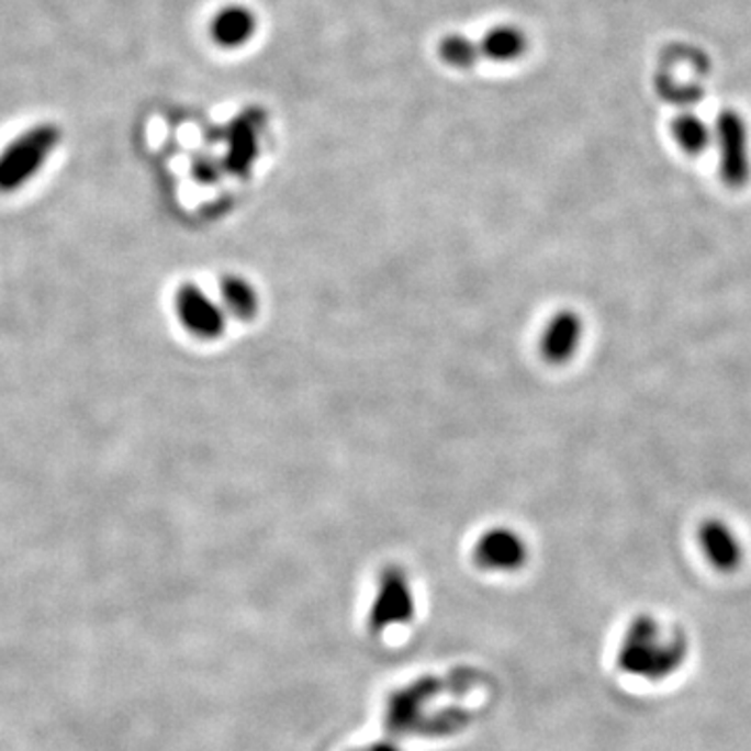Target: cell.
Returning a JSON list of instances; mask_svg holds the SVG:
<instances>
[{
  "instance_id": "30bf717a",
  "label": "cell",
  "mask_w": 751,
  "mask_h": 751,
  "mask_svg": "<svg viewBox=\"0 0 751 751\" xmlns=\"http://www.w3.org/2000/svg\"><path fill=\"white\" fill-rule=\"evenodd\" d=\"M222 299L229 312L240 320H249L259 307V299L253 284L240 276H226L222 280Z\"/></svg>"
},
{
  "instance_id": "4fadbf2b",
  "label": "cell",
  "mask_w": 751,
  "mask_h": 751,
  "mask_svg": "<svg viewBox=\"0 0 751 751\" xmlns=\"http://www.w3.org/2000/svg\"><path fill=\"white\" fill-rule=\"evenodd\" d=\"M676 136L681 141V145L688 153H702L704 146L708 143V134L706 130L695 122H683L676 127Z\"/></svg>"
},
{
  "instance_id": "7a4b0ae2",
  "label": "cell",
  "mask_w": 751,
  "mask_h": 751,
  "mask_svg": "<svg viewBox=\"0 0 751 751\" xmlns=\"http://www.w3.org/2000/svg\"><path fill=\"white\" fill-rule=\"evenodd\" d=\"M61 141L59 127L53 124L36 125L23 132L0 153V192H13L25 187Z\"/></svg>"
},
{
  "instance_id": "277c9868",
  "label": "cell",
  "mask_w": 751,
  "mask_h": 751,
  "mask_svg": "<svg viewBox=\"0 0 751 751\" xmlns=\"http://www.w3.org/2000/svg\"><path fill=\"white\" fill-rule=\"evenodd\" d=\"M697 542L706 562L718 572H735L746 558L743 542L727 522L706 520L697 528Z\"/></svg>"
},
{
  "instance_id": "9c48e42d",
  "label": "cell",
  "mask_w": 751,
  "mask_h": 751,
  "mask_svg": "<svg viewBox=\"0 0 751 751\" xmlns=\"http://www.w3.org/2000/svg\"><path fill=\"white\" fill-rule=\"evenodd\" d=\"M480 55L491 61L509 63L522 59L528 48L526 34L514 25L493 27L479 44Z\"/></svg>"
},
{
  "instance_id": "5b68a950",
  "label": "cell",
  "mask_w": 751,
  "mask_h": 751,
  "mask_svg": "<svg viewBox=\"0 0 751 751\" xmlns=\"http://www.w3.org/2000/svg\"><path fill=\"white\" fill-rule=\"evenodd\" d=\"M583 320L574 312L556 313L541 336V354L551 363H563L572 359L583 343Z\"/></svg>"
},
{
  "instance_id": "ba28073f",
  "label": "cell",
  "mask_w": 751,
  "mask_h": 751,
  "mask_svg": "<svg viewBox=\"0 0 751 751\" xmlns=\"http://www.w3.org/2000/svg\"><path fill=\"white\" fill-rule=\"evenodd\" d=\"M722 178L729 187H743L750 178V159L746 148V134L730 122L722 132Z\"/></svg>"
},
{
  "instance_id": "8992f818",
  "label": "cell",
  "mask_w": 751,
  "mask_h": 751,
  "mask_svg": "<svg viewBox=\"0 0 751 751\" xmlns=\"http://www.w3.org/2000/svg\"><path fill=\"white\" fill-rule=\"evenodd\" d=\"M526 558V547L514 530L493 528L477 542V560L489 570H514Z\"/></svg>"
},
{
  "instance_id": "52a82bcc",
  "label": "cell",
  "mask_w": 751,
  "mask_h": 751,
  "mask_svg": "<svg viewBox=\"0 0 751 751\" xmlns=\"http://www.w3.org/2000/svg\"><path fill=\"white\" fill-rule=\"evenodd\" d=\"M257 30L255 13L247 7L232 4L222 9L211 21V38L224 48H238L253 38Z\"/></svg>"
},
{
  "instance_id": "7c38bea8",
  "label": "cell",
  "mask_w": 751,
  "mask_h": 751,
  "mask_svg": "<svg viewBox=\"0 0 751 751\" xmlns=\"http://www.w3.org/2000/svg\"><path fill=\"white\" fill-rule=\"evenodd\" d=\"M440 59L456 67V69H468L479 61L480 46L477 42L468 41L466 36H447L438 46Z\"/></svg>"
},
{
  "instance_id": "8fae6325",
  "label": "cell",
  "mask_w": 751,
  "mask_h": 751,
  "mask_svg": "<svg viewBox=\"0 0 751 751\" xmlns=\"http://www.w3.org/2000/svg\"><path fill=\"white\" fill-rule=\"evenodd\" d=\"M410 612V593L405 583L396 579H386L382 583V591L378 595V616L380 620H399Z\"/></svg>"
},
{
  "instance_id": "3957f363",
  "label": "cell",
  "mask_w": 751,
  "mask_h": 751,
  "mask_svg": "<svg viewBox=\"0 0 751 751\" xmlns=\"http://www.w3.org/2000/svg\"><path fill=\"white\" fill-rule=\"evenodd\" d=\"M176 312L188 333L217 338L226 328V313L197 284L187 282L176 292Z\"/></svg>"
},
{
  "instance_id": "6da1fadb",
  "label": "cell",
  "mask_w": 751,
  "mask_h": 751,
  "mask_svg": "<svg viewBox=\"0 0 751 751\" xmlns=\"http://www.w3.org/2000/svg\"><path fill=\"white\" fill-rule=\"evenodd\" d=\"M687 655V637L681 630L668 628L653 616H639L625 632L618 666L639 681L662 683L685 666Z\"/></svg>"
}]
</instances>
